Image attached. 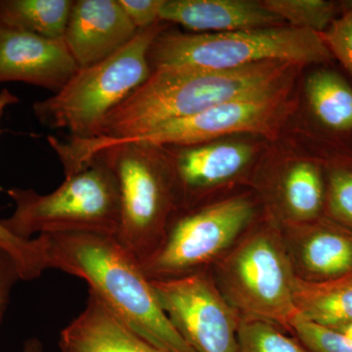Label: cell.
I'll return each instance as SVG.
<instances>
[{
  "instance_id": "1",
  "label": "cell",
  "mask_w": 352,
  "mask_h": 352,
  "mask_svg": "<svg viewBox=\"0 0 352 352\" xmlns=\"http://www.w3.org/2000/svg\"><path fill=\"white\" fill-rule=\"evenodd\" d=\"M298 68L302 67L280 61L226 69L157 67L106 115L94 136L59 141L58 157L66 170H80L113 143L226 102L292 85Z\"/></svg>"
},
{
  "instance_id": "2",
  "label": "cell",
  "mask_w": 352,
  "mask_h": 352,
  "mask_svg": "<svg viewBox=\"0 0 352 352\" xmlns=\"http://www.w3.org/2000/svg\"><path fill=\"white\" fill-rule=\"evenodd\" d=\"M47 268L85 280L109 311L164 352H194L164 311L141 264L113 235L43 234Z\"/></svg>"
},
{
  "instance_id": "3",
  "label": "cell",
  "mask_w": 352,
  "mask_h": 352,
  "mask_svg": "<svg viewBox=\"0 0 352 352\" xmlns=\"http://www.w3.org/2000/svg\"><path fill=\"white\" fill-rule=\"evenodd\" d=\"M6 193L15 210L0 222L21 239H32L34 234L68 232L116 236L119 230V186L103 154L66 176L52 193L41 195L22 188L8 189Z\"/></svg>"
},
{
  "instance_id": "4",
  "label": "cell",
  "mask_w": 352,
  "mask_h": 352,
  "mask_svg": "<svg viewBox=\"0 0 352 352\" xmlns=\"http://www.w3.org/2000/svg\"><path fill=\"white\" fill-rule=\"evenodd\" d=\"M332 58L321 34L291 25L217 34L163 31L155 38L148 54L151 69H237L267 61L305 67L325 63Z\"/></svg>"
},
{
  "instance_id": "5",
  "label": "cell",
  "mask_w": 352,
  "mask_h": 352,
  "mask_svg": "<svg viewBox=\"0 0 352 352\" xmlns=\"http://www.w3.org/2000/svg\"><path fill=\"white\" fill-rule=\"evenodd\" d=\"M163 21L138 30L134 38L110 57L78 68L59 91L32 106L41 124L68 129L71 138H90L109 112L147 80L148 54L164 31Z\"/></svg>"
},
{
  "instance_id": "6",
  "label": "cell",
  "mask_w": 352,
  "mask_h": 352,
  "mask_svg": "<svg viewBox=\"0 0 352 352\" xmlns=\"http://www.w3.org/2000/svg\"><path fill=\"white\" fill-rule=\"evenodd\" d=\"M164 150L124 143L99 153L112 166L119 186L120 226L116 237L140 264L163 242L173 204L175 173L171 157L166 159Z\"/></svg>"
},
{
  "instance_id": "7",
  "label": "cell",
  "mask_w": 352,
  "mask_h": 352,
  "mask_svg": "<svg viewBox=\"0 0 352 352\" xmlns=\"http://www.w3.org/2000/svg\"><path fill=\"white\" fill-rule=\"evenodd\" d=\"M291 263L282 243L270 231L244 241L223 264L229 298L247 317L289 327L298 314Z\"/></svg>"
},
{
  "instance_id": "8",
  "label": "cell",
  "mask_w": 352,
  "mask_h": 352,
  "mask_svg": "<svg viewBox=\"0 0 352 352\" xmlns=\"http://www.w3.org/2000/svg\"><path fill=\"white\" fill-rule=\"evenodd\" d=\"M254 217L251 201L228 199L183 215L166 229L163 242L141 263L150 281L198 273L228 247Z\"/></svg>"
},
{
  "instance_id": "9",
  "label": "cell",
  "mask_w": 352,
  "mask_h": 352,
  "mask_svg": "<svg viewBox=\"0 0 352 352\" xmlns=\"http://www.w3.org/2000/svg\"><path fill=\"white\" fill-rule=\"evenodd\" d=\"M292 85L250 95L208 109L204 112L170 120L146 133L113 143H142L156 147H191L222 136L252 133L274 138L292 107ZM105 149V150H106Z\"/></svg>"
},
{
  "instance_id": "10",
  "label": "cell",
  "mask_w": 352,
  "mask_h": 352,
  "mask_svg": "<svg viewBox=\"0 0 352 352\" xmlns=\"http://www.w3.org/2000/svg\"><path fill=\"white\" fill-rule=\"evenodd\" d=\"M160 303L194 352H239V320L212 280L198 272L152 281Z\"/></svg>"
},
{
  "instance_id": "11",
  "label": "cell",
  "mask_w": 352,
  "mask_h": 352,
  "mask_svg": "<svg viewBox=\"0 0 352 352\" xmlns=\"http://www.w3.org/2000/svg\"><path fill=\"white\" fill-rule=\"evenodd\" d=\"M78 69L64 38L0 25V83L21 82L57 92Z\"/></svg>"
},
{
  "instance_id": "12",
  "label": "cell",
  "mask_w": 352,
  "mask_h": 352,
  "mask_svg": "<svg viewBox=\"0 0 352 352\" xmlns=\"http://www.w3.org/2000/svg\"><path fill=\"white\" fill-rule=\"evenodd\" d=\"M138 32L119 0H76L63 38L78 68H83L110 57Z\"/></svg>"
},
{
  "instance_id": "13",
  "label": "cell",
  "mask_w": 352,
  "mask_h": 352,
  "mask_svg": "<svg viewBox=\"0 0 352 352\" xmlns=\"http://www.w3.org/2000/svg\"><path fill=\"white\" fill-rule=\"evenodd\" d=\"M160 20L194 32L217 34L276 27L283 21L261 1L250 0H166Z\"/></svg>"
},
{
  "instance_id": "14",
  "label": "cell",
  "mask_w": 352,
  "mask_h": 352,
  "mask_svg": "<svg viewBox=\"0 0 352 352\" xmlns=\"http://www.w3.org/2000/svg\"><path fill=\"white\" fill-rule=\"evenodd\" d=\"M60 352H164L134 333L94 294L60 333Z\"/></svg>"
},
{
  "instance_id": "15",
  "label": "cell",
  "mask_w": 352,
  "mask_h": 352,
  "mask_svg": "<svg viewBox=\"0 0 352 352\" xmlns=\"http://www.w3.org/2000/svg\"><path fill=\"white\" fill-rule=\"evenodd\" d=\"M254 154L251 145L239 142L180 148L171 159L175 182L185 191L210 188L237 175Z\"/></svg>"
},
{
  "instance_id": "16",
  "label": "cell",
  "mask_w": 352,
  "mask_h": 352,
  "mask_svg": "<svg viewBox=\"0 0 352 352\" xmlns=\"http://www.w3.org/2000/svg\"><path fill=\"white\" fill-rule=\"evenodd\" d=\"M300 258L309 281H332L351 275V229L337 222H321L302 240Z\"/></svg>"
},
{
  "instance_id": "17",
  "label": "cell",
  "mask_w": 352,
  "mask_h": 352,
  "mask_svg": "<svg viewBox=\"0 0 352 352\" xmlns=\"http://www.w3.org/2000/svg\"><path fill=\"white\" fill-rule=\"evenodd\" d=\"M294 298L298 314L317 325L337 330L352 323V274L323 282L295 276Z\"/></svg>"
},
{
  "instance_id": "18",
  "label": "cell",
  "mask_w": 352,
  "mask_h": 352,
  "mask_svg": "<svg viewBox=\"0 0 352 352\" xmlns=\"http://www.w3.org/2000/svg\"><path fill=\"white\" fill-rule=\"evenodd\" d=\"M72 0H0V25L50 38H63Z\"/></svg>"
},
{
  "instance_id": "19",
  "label": "cell",
  "mask_w": 352,
  "mask_h": 352,
  "mask_svg": "<svg viewBox=\"0 0 352 352\" xmlns=\"http://www.w3.org/2000/svg\"><path fill=\"white\" fill-rule=\"evenodd\" d=\"M305 91L315 117L333 131H352V87L335 72L320 69L308 76Z\"/></svg>"
},
{
  "instance_id": "20",
  "label": "cell",
  "mask_w": 352,
  "mask_h": 352,
  "mask_svg": "<svg viewBox=\"0 0 352 352\" xmlns=\"http://www.w3.org/2000/svg\"><path fill=\"white\" fill-rule=\"evenodd\" d=\"M284 201L289 214L300 221L318 217L325 204L323 178L319 168L309 162L292 166L284 179Z\"/></svg>"
},
{
  "instance_id": "21",
  "label": "cell",
  "mask_w": 352,
  "mask_h": 352,
  "mask_svg": "<svg viewBox=\"0 0 352 352\" xmlns=\"http://www.w3.org/2000/svg\"><path fill=\"white\" fill-rule=\"evenodd\" d=\"M263 6L291 27L322 34L342 14V6L326 0H263Z\"/></svg>"
},
{
  "instance_id": "22",
  "label": "cell",
  "mask_w": 352,
  "mask_h": 352,
  "mask_svg": "<svg viewBox=\"0 0 352 352\" xmlns=\"http://www.w3.org/2000/svg\"><path fill=\"white\" fill-rule=\"evenodd\" d=\"M237 340L239 352H312L284 335L276 324L254 317L240 320Z\"/></svg>"
},
{
  "instance_id": "23",
  "label": "cell",
  "mask_w": 352,
  "mask_h": 352,
  "mask_svg": "<svg viewBox=\"0 0 352 352\" xmlns=\"http://www.w3.org/2000/svg\"><path fill=\"white\" fill-rule=\"evenodd\" d=\"M6 108V102L0 101V117ZM0 249L15 261L22 281L38 279L43 271L48 270L44 239L41 235L34 239H21L9 232L0 222Z\"/></svg>"
},
{
  "instance_id": "24",
  "label": "cell",
  "mask_w": 352,
  "mask_h": 352,
  "mask_svg": "<svg viewBox=\"0 0 352 352\" xmlns=\"http://www.w3.org/2000/svg\"><path fill=\"white\" fill-rule=\"evenodd\" d=\"M312 352H352V340L333 329L317 325L298 314L289 326Z\"/></svg>"
},
{
  "instance_id": "25",
  "label": "cell",
  "mask_w": 352,
  "mask_h": 352,
  "mask_svg": "<svg viewBox=\"0 0 352 352\" xmlns=\"http://www.w3.org/2000/svg\"><path fill=\"white\" fill-rule=\"evenodd\" d=\"M328 210L333 221L352 230V170L336 168L329 176Z\"/></svg>"
},
{
  "instance_id": "26",
  "label": "cell",
  "mask_w": 352,
  "mask_h": 352,
  "mask_svg": "<svg viewBox=\"0 0 352 352\" xmlns=\"http://www.w3.org/2000/svg\"><path fill=\"white\" fill-rule=\"evenodd\" d=\"M321 36L333 58H337L352 76V4Z\"/></svg>"
},
{
  "instance_id": "27",
  "label": "cell",
  "mask_w": 352,
  "mask_h": 352,
  "mask_svg": "<svg viewBox=\"0 0 352 352\" xmlns=\"http://www.w3.org/2000/svg\"><path fill=\"white\" fill-rule=\"evenodd\" d=\"M166 0H119L129 19L136 29L142 30L160 22V14Z\"/></svg>"
},
{
  "instance_id": "28",
  "label": "cell",
  "mask_w": 352,
  "mask_h": 352,
  "mask_svg": "<svg viewBox=\"0 0 352 352\" xmlns=\"http://www.w3.org/2000/svg\"><path fill=\"white\" fill-rule=\"evenodd\" d=\"M19 281L22 279L15 261L6 252L0 249V325L10 302L14 286Z\"/></svg>"
},
{
  "instance_id": "29",
  "label": "cell",
  "mask_w": 352,
  "mask_h": 352,
  "mask_svg": "<svg viewBox=\"0 0 352 352\" xmlns=\"http://www.w3.org/2000/svg\"><path fill=\"white\" fill-rule=\"evenodd\" d=\"M21 352H43V344L36 338H32L25 340Z\"/></svg>"
},
{
  "instance_id": "30",
  "label": "cell",
  "mask_w": 352,
  "mask_h": 352,
  "mask_svg": "<svg viewBox=\"0 0 352 352\" xmlns=\"http://www.w3.org/2000/svg\"><path fill=\"white\" fill-rule=\"evenodd\" d=\"M336 331L342 333V335L346 336V338L352 340V323L342 326V327L337 329Z\"/></svg>"
}]
</instances>
